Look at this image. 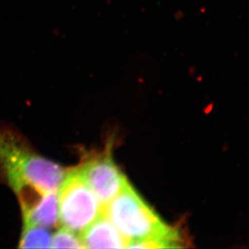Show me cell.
<instances>
[{"instance_id":"obj_1","label":"cell","mask_w":249,"mask_h":249,"mask_svg":"<svg viewBox=\"0 0 249 249\" xmlns=\"http://www.w3.org/2000/svg\"><path fill=\"white\" fill-rule=\"evenodd\" d=\"M67 172L36 153L25 140L0 127V176L17 197L29 191L58 192Z\"/></svg>"},{"instance_id":"obj_2","label":"cell","mask_w":249,"mask_h":249,"mask_svg":"<svg viewBox=\"0 0 249 249\" xmlns=\"http://www.w3.org/2000/svg\"><path fill=\"white\" fill-rule=\"evenodd\" d=\"M103 212L130 242L166 240L182 247L178 231L165 224L128 181Z\"/></svg>"},{"instance_id":"obj_3","label":"cell","mask_w":249,"mask_h":249,"mask_svg":"<svg viewBox=\"0 0 249 249\" xmlns=\"http://www.w3.org/2000/svg\"><path fill=\"white\" fill-rule=\"evenodd\" d=\"M57 195L59 220L74 232H82L101 214V203L79 169L67 172Z\"/></svg>"},{"instance_id":"obj_4","label":"cell","mask_w":249,"mask_h":249,"mask_svg":"<svg viewBox=\"0 0 249 249\" xmlns=\"http://www.w3.org/2000/svg\"><path fill=\"white\" fill-rule=\"evenodd\" d=\"M78 169L103 207L108 204L127 182L109 153L92 158Z\"/></svg>"},{"instance_id":"obj_5","label":"cell","mask_w":249,"mask_h":249,"mask_svg":"<svg viewBox=\"0 0 249 249\" xmlns=\"http://www.w3.org/2000/svg\"><path fill=\"white\" fill-rule=\"evenodd\" d=\"M80 239L87 249H124L130 242L104 214L83 231Z\"/></svg>"},{"instance_id":"obj_6","label":"cell","mask_w":249,"mask_h":249,"mask_svg":"<svg viewBox=\"0 0 249 249\" xmlns=\"http://www.w3.org/2000/svg\"><path fill=\"white\" fill-rule=\"evenodd\" d=\"M24 225L53 228L58 222V195L49 192L33 207L23 212Z\"/></svg>"},{"instance_id":"obj_7","label":"cell","mask_w":249,"mask_h":249,"mask_svg":"<svg viewBox=\"0 0 249 249\" xmlns=\"http://www.w3.org/2000/svg\"><path fill=\"white\" fill-rule=\"evenodd\" d=\"M52 235L46 228L38 226L24 225L19 240L21 249H49Z\"/></svg>"},{"instance_id":"obj_8","label":"cell","mask_w":249,"mask_h":249,"mask_svg":"<svg viewBox=\"0 0 249 249\" xmlns=\"http://www.w3.org/2000/svg\"><path fill=\"white\" fill-rule=\"evenodd\" d=\"M51 249H85L82 240L75 232L68 228H62L52 235Z\"/></svg>"}]
</instances>
